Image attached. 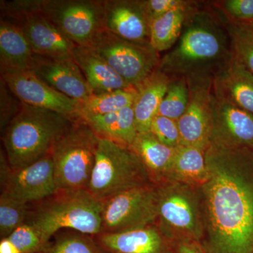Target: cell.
<instances>
[{"instance_id":"cell-25","label":"cell","mask_w":253,"mask_h":253,"mask_svg":"<svg viewBox=\"0 0 253 253\" xmlns=\"http://www.w3.org/2000/svg\"><path fill=\"white\" fill-rule=\"evenodd\" d=\"M179 180L194 184H206L210 179L206 151L194 146L179 145L176 147L169 174Z\"/></svg>"},{"instance_id":"cell-11","label":"cell","mask_w":253,"mask_h":253,"mask_svg":"<svg viewBox=\"0 0 253 253\" xmlns=\"http://www.w3.org/2000/svg\"><path fill=\"white\" fill-rule=\"evenodd\" d=\"M0 184L1 195L28 204L41 202L59 191L50 154L18 169H12L9 163L2 161Z\"/></svg>"},{"instance_id":"cell-4","label":"cell","mask_w":253,"mask_h":253,"mask_svg":"<svg viewBox=\"0 0 253 253\" xmlns=\"http://www.w3.org/2000/svg\"><path fill=\"white\" fill-rule=\"evenodd\" d=\"M102 201L87 190L61 191L31 208L26 223L39 233L44 244L62 229L96 236L101 233Z\"/></svg>"},{"instance_id":"cell-2","label":"cell","mask_w":253,"mask_h":253,"mask_svg":"<svg viewBox=\"0 0 253 253\" xmlns=\"http://www.w3.org/2000/svg\"><path fill=\"white\" fill-rule=\"evenodd\" d=\"M197 5L189 10L179 41L161 58L158 69L169 78H214L232 58L225 21Z\"/></svg>"},{"instance_id":"cell-20","label":"cell","mask_w":253,"mask_h":253,"mask_svg":"<svg viewBox=\"0 0 253 253\" xmlns=\"http://www.w3.org/2000/svg\"><path fill=\"white\" fill-rule=\"evenodd\" d=\"M158 217L163 225L199 238L198 220L192 202L182 193L158 191Z\"/></svg>"},{"instance_id":"cell-36","label":"cell","mask_w":253,"mask_h":253,"mask_svg":"<svg viewBox=\"0 0 253 253\" xmlns=\"http://www.w3.org/2000/svg\"><path fill=\"white\" fill-rule=\"evenodd\" d=\"M145 9L150 21L176 9H187L197 4L196 1L185 0H143Z\"/></svg>"},{"instance_id":"cell-17","label":"cell","mask_w":253,"mask_h":253,"mask_svg":"<svg viewBox=\"0 0 253 253\" xmlns=\"http://www.w3.org/2000/svg\"><path fill=\"white\" fill-rule=\"evenodd\" d=\"M94 237L104 253H169L162 234L151 225Z\"/></svg>"},{"instance_id":"cell-9","label":"cell","mask_w":253,"mask_h":253,"mask_svg":"<svg viewBox=\"0 0 253 253\" xmlns=\"http://www.w3.org/2000/svg\"><path fill=\"white\" fill-rule=\"evenodd\" d=\"M89 46L136 89L159 67L161 57L151 45L126 41L106 29Z\"/></svg>"},{"instance_id":"cell-33","label":"cell","mask_w":253,"mask_h":253,"mask_svg":"<svg viewBox=\"0 0 253 253\" xmlns=\"http://www.w3.org/2000/svg\"><path fill=\"white\" fill-rule=\"evenodd\" d=\"M6 238L16 246L19 253H38L46 246L38 231L28 223L19 226Z\"/></svg>"},{"instance_id":"cell-24","label":"cell","mask_w":253,"mask_h":253,"mask_svg":"<svg viewBox=\"0 0 253 253\" xmlns=\"http://www.w3.org/2000/svg\"><path fill=\"white\" fill-rule=\"evenodd\" d=\"M131 148L144 163L151 181L169 174L176 148L163 144L151 131L138 133Z\"/></svg>"},{"instance_id":"cell-29","label":"cell","mask_w":253,"mask_h":253,"mask_svg":"<svg viewBox=\"0 0 253 253\" xmlns=\"http://www.w3.org/2000/svg\"><path fill=\"white\" fill-rule=\"evenodd\" d=\"M225 23L233 57L253 73V26Z\"/></svg>"},{"instance_id":"cell-21","label":"cell","mask_w":253,"mask_h":253,"mask_svg":"<svg viewBox=\"0 0 253 253\" xmlns=\"http://www.w3.org/2000/svg\"><path fill=\"white\" fill-rule=\"evenodd\" d=\"M171 80L158 68L136 89L137 96L133 109L138 133L150 131Z\"/></svg>"},{"instance_id":"cell-10","label":"cell","mask_w":253,"mask_h":253,"mask_svg":"<svg viewBox=\"0 0 253 253\" xmlns=\"http://www.w3.org/2000/svg\"><path fill=\"white\" fill-rule=\"evenodd\" d=\"M158 191L146 185L126 190L104 200L101 233L121 232L151 225L158 218Z\"/></svg>"},{"instance_id":"cell-35","label":"cell","mask_w":253,"mask_h":253,"mask_svg":"<svg viewBox=\"0 0 253 253\" xmlns=\"http://www.w3.org/2000/svg\"><path fill=\"white\" fill-rule=\"evenodd\" d=\"M22 103L2 80L0 83V126L1 133L19 112Z\"/></svg>"},{"instance_id":"cell-37","label":"cell","mask_w":253,"mask_h":253,"mask_svg":"<svg viewBox=\"0 0 253 253\" xmlns=\"http://www.w3.org/2000/svg\"><path fill=\"white\" fill-rule=\"evenodd\" d=\"M176 253H206L204 249L187 241H181L176 246Z\"/></svg>"},{"instance_id":"cell-8","label":"cell","mask_w":253,"mask_h":253,"mask_svg":"<svg viewBox=\"0 0 253 253\" xmlns=\"http://www.w3.org/2000/svg\"><path fill=\"white\" fill-rule=\"evenodd\" d=\"M40 6L76 46H89L106 29L104 0H40Z\"/></svg>"},{"instance_id":"cell-14","label":"cell","mask_w":253,"mask_h":253,"mask_svg":"<svg viewBox=\"0 0 253 253\" xmlns=\"http://www.w3.org/2000/svg\"><path fill=\"white\" fill-rule=\"evenodd\" d=\"M212 126L210 146L253 149V114L212 94Z\"/></svg>"},{"instance_id":"cell-39","label":"cell","mask_w":253,"mask_h":253,"mask_svg":"<svg viewBox=\"0 0 253 253\" xmlns=\"http://www.w3.org/2000/svg\"></svg>"},{"instance_id":"cell-34","label":"cell","mask_w":253,"mask_h":253,"mask_svg":"<svg viewBox=\"0 0 253 253\" xmlns=\"http://www.w3.org/2000/svg\"><path fill=\"white\" fill-rule=\"evenodd\" d=\"M150 131L163 144L171 148L180 145L181 139L177 121L157 115L151 123Z\"/></svg>"},{"instance_id":"cell-12","label":"cell","mask_w":253,"mask_h":253,"mask_svg":"<svg viewBox=\"0 0 253 253\" xmlns=\"http://www.w3.org/2000/svg\"><path fill=\"white\" fill-rule=\"evenodd\" d=\"M189 101L177 121L180 145L194 146L206 151L211 145L212 126L213 78L188 79Z\"/></svg>"},{"instance_id":"cell-30","label":"cell","mask_w":253,"mask_h":253,"mask_svg":"<svg viewBox=\"0 0 253 253\" xmlns=\"http://www.w3.org/2000/svg\"><path fill=\"white\" fill-rule=\"evenodd\" d=\"M31 208L29 204L0 196V236L8 237L19 226L26 223L29 217Z\"/></svg>"},{"instance_id":"cell-28","label":"cell","mask_w":253,"mask_h":253,"mask_svg":"<svg viewBox=\"0 0 253 253\" xmlns=\"http://www.w3.org/2000/svg\"><path fill=\"white\" fill-rule=\"evenodd\" d=\"M189 101L187 80L184 78H172L160 105L158 115L177 121L185 112Z\"/></svg>"},{"instance_id":"cell-13","label":"cell","mask_w":253,"mask_h":253,"mask_svg":"<svg viewBox=\"0 0 253 253\" xmlns=\"http://www.w3.org/2000/svg\"><path fill=\"white\" fill-rule=\"evenodd\" d=\"M1 79L22 104L54 111L71 121L81 119V101L56 91L31 71H2Z\"/></svg>"},{"instance_id":"cell-3","label":"cell","mask_w":253,"mask_h":253,"mask_svg":"<svg viewBox=\"0 0 253 253\" xmlns=\"http://www.w3.org/2000/svg\"><path fill=\"white\" fill-rule=\"evenodd\" d=\"M72 121L54 111L22 104L2 132L10 166L12 169L26 167L50 154Z\"/></svg>"},{"instance_id":"cell-7","label":"cell","mask_w":253,"mask_h":253,"mask_svg":"<svg viewBox=\"0 0 253 253\" xmlns=\"http://www.w3.org/2000/svg\"><path fill=\"white\" fill-rule=\"evenodd\" d=\"M1 18L19 28L35 54L49 57L73 56L76 44L42 12L40 0L1 1Z\"/></svg>"},{"instance_id":"cell-23","label":"cell","mask_w":253,"mask_h":253,"mask_svg":"<svg viewBox=\"0 0 253 253\" xmlns=\"http://www.w3.org/2000/svg\"><path fill=\"white\" fill-rule=\"evenodd\" d=\"M101 139L131 147L137 136L133 106L117 112L81 118Z\"/></svg>"},{"instance_id":"cell-18","label":"cell","mask_w":253,"mask_h":253,"mask_svg":"<svg viewBox=\"0 0 253 253\" xmlns=\"http://www.w3.org/2000/svg\"><path fill=\"white\" fill-rule=\"evenodd\" d=\"M212 92L253 114V73L233 56L213 78Z\"/></svg>"},{"instance_id":"cell-38","label":"cell","mask_w":253,"mask_h":253,"mask_svg":"<svg viewBox=\"0 0 253 253\" xmlns=\"http://www.w3.org/2000/svg\"><path fill=\"white\" fill-rule=\"evenodd\" d=\"M0 253H19L16 246L8 238L1 239L0 241Z\"/></svg>"},{"instance_id":"cell-15","label":"cell","mask_w":253,"mask_h":253,"mask_svg":"<svg viewBox=\"0 0 253 253\" xmlns=\"http://www.w3.org/2000/svg\"><path fill=\"white\" fill-rule=\"evenodd\" d=\"M30 71L56 91L81 102L93 94L73 56L49 57L36 54Z\"/></svg>"},{"instance_id":"cell-5","label":"cell","mask_w":253,"mask_h":253,"mask_svg":"<svg viewBox=\"0 0 253 253\" xmlns=\"http://www.w3.org/2000/svg\"><path fill=\"white\" fill-rule=\"evenodd\" d=\"M100 138L83 120L73 121L51 150L58 189L86 190Z\"/></svg>"},{"instance_id":"cell-22","label":"cell","mask_w":253,"mask_h":253,"mask_svg":"<svg viewBox=\"0 0 253 253\" xmlns=\"http://www.w3.org/2000/svg\"><path fill=\"white\" fill-rule=\"evenodd\" d=\"M35 54L31 44L14 23L0 21V70L30 71Z\"/></svg>"},{"instance_id":"cell-19","label":"cell","mask_w":253,"mask_h":253,"mask_svg":"<svg viewBox=\"0 0 253 253\" xmlns=\"http://www.w3.org/2000/svg\"><path fill=\"white\" fill-rule=\"evenodd\" d=\"M73 56L93 94H101L131 87L130 84L90 46H76Z\"/></svg>"},{"instance_id":"cell-6","label":"cell","mask_w":253,"mask_h":253,"mask_svg":"<svg viewBox=\"0 0 253 253\" xmlns=\"http://www.w3.org/2000/svg\"><path fill=\"white\" fill-rule=\"evenodd\" d=\"M149 173L131 147L100 138L87 191L103 201L137 186L150 185Z\"/></svg>"},{"instance_id":"cell-1","label":"cell","mask_w":253,"mask_h":253,"mask_svg":"<svg viewBox=\"0 0 253 253\" xmlns=\"http://www.w3.org/2000/svg\"><path fill=\"white\" fill-rule=\"evenodd\" d=\"M206 253H253V149L210 146Z\"/></svg>"},{"instance_id":"cell-31","label":"cell","mask_w":253,"mask_h":253,"mask_svg":"<svg viewBox=\"0 0 253 253\" xmlns=\"http://www.w3.org/2000/svg\"><path fill=\"white\" fill-rule=\"evenodd\" d=\"M38 253H104L94 236L76 232L59 236Z\"/></svg>"},{"instance_id":"cell-26","label":"cell","mask_w":253,"mask_h":253,"mask_svg":"<svg viewBox=\"0 0 253 253\" xmlns=\"http://www.w3.org/2000/svg\"><path fill=\"white\" fill-rule=\"evenodd\" d=\"M194 6L172 10L151 21L150 45L158 54L168 51L175 45L182 33L188 13Z\"/></svg>"},{"instance_id":"cell-27","label":"cell","mask_w":253,"mask_h":253,"mask_svg":"<svg viewBox=\"0 0 253 253\" xmlns=\"http://www.w3.org/2000/svg\"><path fill=\"white\" fill-rule=\"evenodd\" d=\"M136 96L137 89L133 86L101 94H92L85 101H81L80 118L109 114L132 106Z\"/></svg>"},{"instance_id":"cell-32","label":"cell","mask_w":253,"mask_h":253,"mask_svg":"<svg viewBox=\"0 0 253 253\" xmlns=\"http://www.w3.org/2000/svg\"><path fill=\"white\" fill-rule=\"evenodd\" d=\"M212 5L225 17V22L253 26V0H224Z\"/></svg>"},{"instance_id":"cell-16","label":"cell","mask_w":253,"mask_h":253,"mask_svg":"<svg viewBox=\"0 0 253 253\" xmlns=\"http://www.w3.org/2000/svg\"><path fill=\"white\" fill-rule=\"evenodd\" d=\"M105 28L115 36L150 45V21L143 0H104Z\"/></svg>"}]
</instances>
